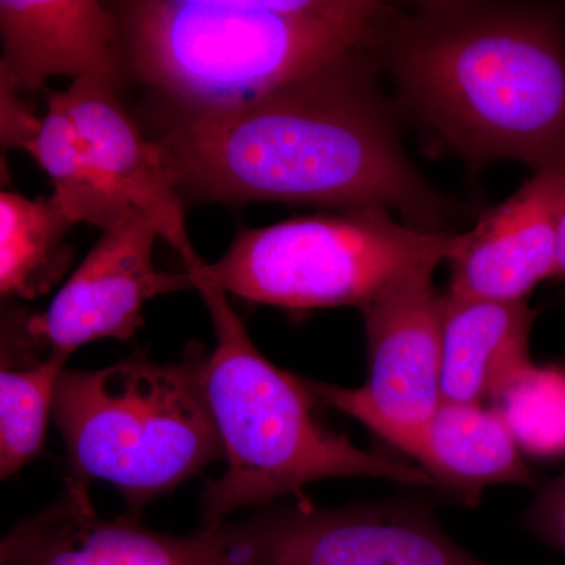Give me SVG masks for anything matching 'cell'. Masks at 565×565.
Returning <instances> with one entry per match:
<instances>
[{
  "instance_id": "cell-18",
  "label": "cell",
  "mask_w": 565,
  "mask_h": 565,
  "mask_svg": "<svg viewBox=\"0 0 565 565\" xmlns=\"http://www.w3.org/2000/svg\"><path fill=\"white\" fill-rule=\"evenodd\" d=\"M29 154L54 185V193L74 223L106 232L131 214L134 207L111 189L96 169L79 134L65 111L47 102L46 115Z\"/></svg>"
},
{
  "instance_id": "cell-11",
  "label": "cell",
  "mask_w": 565,
  "mask_h": 565,
  "mask_svg": "<svg viewBox=\"0 0 565 565\" xmlns=\"http://www.w3.org/2000/svg\"><path fill=\"white\" fill-rule=\"evenodd\" d=\"M0 565L239 564L226 523L185 537L156 533L134 516L99 519L90 494L66 490L3 537Z\"/></svg>"
},
{
  "instance_id": "cell-19",
  "label": "cell",
  "mask_w": 565,
  "mask_h": 565,
  "mask_svg": "<svg viewBox=\"0 0 565 565\" xmlns=\"http://www.w3.org/2000/svg\"><path fill=\"white\" fill-rule=\"evenodd\" d=\"M494 404L519 446L537 456L564 455L565 366L531 364Z\"/></svg>"
},
{
  "instance_id": "cell-2",
  "label": "cell",
  "mask_w": 565,
  "mask_h": 565,
  "mask_svg": "<svg viewBox=\"0 0 565 565\" xmlns=\"http://www.w3.org/2000/svg\"><path fill=\"white\" fill-rule=\"evenodd\" d=\"M373 51L397 104L476 169L565 166V7L416 3Z\"/></svg>"
},
{
  "instance_id": "cell-16",
  "label": "cell",
  "mask_w": 565,
  "mask_h": 565,
  "mask_svg": "<svg viewBox=\"0 0 565 565\" xmlns=\"http://www.w3.org/2000/svg\"><path fill=\"white\" fill-rule=\"evenodd\" d=\"M73 218L51 196L0 193V291L33 300L46 296L73 262L66 236Z\"/></svg>"
},
{
  "instance_id": "cell-13",
  "label": "cell",
  "mask_w": 565,
  "mask_h": 565,
  "mask_svg": "<svg viewBox=\"0 0 565 565\" xmlns=\"http://www.w3.org/2000/svg\"><path fill=\"white\" fill-rule=\"evenodd\" d=\"M0 36V84L20 95L43 90L55 76L125 84L120 20L107 3L2 0Z\"/></svg>"
},
{
  "instance_id": "cell-3",
  "label": "cell",
  "mask_w": 565,
  "mask_h": 565,
  "mask_svg": "<svg viewBox=\"0 0 565 565\" xmlns=\"http://www.w3.org/2000/svg\"><path fill=\"white\" fill-rule=\"evenodd\" d=\"M122 63L167 110L244 106L373 46L394 7L371 0L115 3Z\"/></svg>"
},
{
  "instance_id": "cell-8",
  "label": "cell",
  "mask_w": 565,
  "mask_h": 565,
  "mask_svg": "<svg viewBox=\"0 0 565 565\" xmlns=\"http://www.w3.org/2000/svg\"><path fill=\"white\" fill-rule=\"evenodd\" d=\"M230 526L239 565H490L411 505L299 503Z\"/></svg>"
},
{
  "instance_id": "cell-22",
  "label": "cell",
  "mask_w": 565,
  "mask_h": 565,
  "mask_svg": "<svg viewBox=\"0 0 565 565\" xmlns=\"http://www.w3.org/2000/svg\"><path fill=\"white\" fill-rule=\"evenodd\" d=\"M556 277L565 282V210L561 217L559 236H557Z\"/></svg>"
},
{
  "instance_id": "cell-1",
  "label": "cell",
  "mask_w": 565,
  "mask_h": 565,
  "mask_svg": "<svg viewBox=\"0 0 565 565\" xmlns=\"http://www.w3.org/2000/svg\"><path fill=\"white\" fill-rule=\"evenodd\" d=\"M373 47L244 106L167 110L151 139L184 203L381 207L444 233L455 207L405 156Z\"/></svg>"
},
{
  "instance_id": "cell-21",
  "label": "cell",
  "mask_w": 565,
  "mask_h": 565,
  "mask_svg": "<svg viewBox=\"0 0 565 565\" xmlns=\"http://www.w3.org/2000/svg\"><path fill=\"white\" fill-rule=\"evenodd\" d=\"M43 118L35 117L22 95L9 85L0 84V136L6 148L31 151Z\"/></svg>"
},
{
  "instance_id": "cell-20",
  "label": "cell",
  "mask_w": 565,
  "mask_h": 565,
  "mask_svg": "<svg viewBox=\"0 0 565 565\" xmlns=\"http://www.w3.org/2000/svg\"><path fill=\"white\" fill-rule=\"evenodd\" d=\"M523 526L565 555V471L537 494L522 516Z\"/></svg>"
},
{
  "instance_id": "cell-12",
  "label": "cell",
  "mask_w": 565,
  "mask_h": 565,
  "mask_svg": "<svg viewBox=\"0 0 565 565\" xmlns=\"http://www.w3.org/2000/svg\"><path fill=\"white\" fill-rule=\"evenodd\" d=\"M47 102L65 111L104 180L150 218L159 237L180 253L185 270L203 266L206 262L189 237L185 203L161 148L126 109L121 88L103 79H81L65 92H51Z\"/></svg>"
},
{
  "instance_id": "cell-6",
  "label": "cell",
  "mask_w": 565,
  "mask_h": 565,
  "mask_svg": "<svg viewBox=\"0 0 565 565\" xmlns=\"http://www.w3.org/2000/svg\"><path fill=\"white\" fill-rule=\"evenodd\" d=\"M451 239L396 222L381 207H359L244 230L206 270L250 302L363 310L405 275L445 262Z\"/></svg>"
},
{
  "instance_id": "cell-5",
  "label": "cell",
  "mask_w": 565,
  "mask_h": 565,
  "mask_svg": "<svg viewBox=\"0 0 565 565\" xmlns=\"http://www.w3.org/2000/svg\"><path fill=\"white\" fill-rule=\"evenodd\" d=\"M200 345L178 362L134 355L95 371H63L52 418L66 457L68 487L92 481L118 489L137 516L145 505L223 459L204 388Z\"/></svg>"
},
{
  "instance_id": "cell-9",
  "label": "cell",
  "mask_w": 565,
  "mask_h": 565,
  "mask_svg": "<svg viewBox=\"0 0 565 565\" xmlns=\"http://www.w3.org/2000/svg\"><path fill=\"white\" fill-rule=\"evenodd\" d=\"M158 239L156 226L137 210L102 232L47 310L25 321L22 344L70 356L103 338L129 340L143 326L141 311L148 300L195 289L188 270L174 274L156 267L152 250Z\"/></svg>"
},
{
  "instance_id": "cell-14",
  "label": "cell",
  "mask_w": 565,
  "mask_h": 565,
  "mask_svg": "<svg viewBox=\"0 0 565 565\" xmlns=\"http://www.w3.org/2000/svg\"><path fill=\"white\" fill-rule=\"evenodd\" d=\"M535 311L526 302L444 296L441 397L448 403H497L533 364L527 353Z\"/></svg>"
},
{
  "instance_id": "cell-7",
  "label": "cell",
  "mask_w": 565,
  "mask_h": 565,
  "mask_svg": "<svg viewBox=\"0 0 565 565\" xmlns=\"http://www.w3.org/2000/svg\"><path fill=\"white\" fill-rule=\"evenodd\" d=\"M434 270L405 275L363 308L370 377L362 388L305 379L316 403L351 415L411 457L444 403V296Z\"/></svg>"
},
{
  "instance_id": "cell-10",
  "label": "cell",
  "mask_w": 565,
  "mask_h": 565,
  "mask_svg": "<svg viewBox=\"0 0 565 565\" xmlns=\"http://www.w3.org/2000/svg\"><path fill=\"white\" fill-rule=\"evenodd\" d=\"M565 210V166L541 170L470 232L452 234L445 262L448 294L492 302H526L556 277L557 236Z\"/></svg>"
},
{
  "instance_id": "cell-4",
  "label": "cell",
  "mask_w": 565,
  "mask_h": 565,
  "mask_svg": "<svg viewBox=\"0 0 565 565\" xmlns=\"http://www.w3.org/2000/svg\"><path fill=\"white\" fill-rule=\"evenodd\" d=\"M195 278L215 332L204 362V388L223 446L226 470L202 494L203 527H217L247 505L297 493L327 478H381L435 486L423 468L364 451L315 415L307 381L270 363L253 344L243 319L206 270Z\"/></svg>"
},
{
  "instance_id": "cell-15",
  "label": "cell",
  "mask_w": 565,
  "mask_h": 565,
  "mask_svg": "<svg viewBox=\"0 0 565 565\" xmlns=\"http://www.w3.org/2000/svg\"><path fill=\"white\" fill-rule=\"evenodd\" d=\"M412 457L423 463L435 486L470 504L489 486L534 484L508 423L482 404L444 401Z\"/></svg>"
},
{
  "instance_id": "cell-17",
  "label": "cell",
  "mask_w": 565,
  "mask_h": 565,
  "mask_svg": "<svg viewBox=\"0 0 565 565\" xmlns=\"http://www.w3.org/2000/svg\"><path fill=\"white\" fill-rule=\"evenodd\" d=\"M70 356L50 352L21 360L2 351L0 370V476L10 478L43 451L47 423L54 412L58 379Z\"/></svg>"
}]
</instances>
